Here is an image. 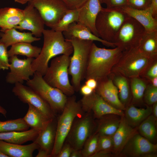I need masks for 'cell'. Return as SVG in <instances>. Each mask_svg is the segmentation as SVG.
Instances as JSON below:
<instances>
[{
    "instance_id": "cell-1",
    "label": "cell",
    "mask_w": 157,
    "mask_h": 157,
    "mask_svg": "<svg viewBox=\"0 0 157 157\" xmlns=\"http://www.w3.org/2000/svg\"><path fill=\"white\" fill-rule=\"evenodd\" d=\"M42 35L43 46L38 56L33 60L31 68L35 72L43 76L51 60L59 55L70 56L73 53V48L71 43L65 39L62 32L51 29H44Z\"/></svg>"
},
{
    "instance_id": "cell-2",
    "label": "cell",
    "mask_w": 157,
    "mask_h": 157,
    "mask_svg": "<svg viewBox=\"0 0 157 157\" xmlns=\"http://www.w3.org/2000/svg\"><path fill=\"white\" fill-rule=\"evenodd\" d=\"M119 47L100 48L94 42L91 48L85 78H93L97 82L108 78L118 62L123 52Z\"/></svg>"
},
{
    "instance_id": "cell-3",
    "label": "cell",
    "mask_w": 157,
    "mask_h": 157,
    "mask_svg": "<svg viewBox=\"0 0 157 157\" xmlns=\"http://www.w3.org/2000/svg\"><path fill=\"white\" fill-rule=\"evenodd\" d=\"M72 44L73 55L70 57L69 74L72 77V84L75 91L80 90L81 83L85 78L90 53L93 42L76 38L67 40Z\"/></svg>"
},
{
    "instance_id": "cell-4",
    "label": "cell",
    "mask_w": 157,
    "mask_h": 157,
    "mask_svg": "<svg viewBox=\"0 0 157 157\" xmlns=\"http://www.w3.org/2000/svg\"><path fill=\"white\" fill-rule=\"evenodd\" d=\"M154 60L143 54L138 47L123 51L111 72L126 78L138 77L143 74Z\"/></svg>"
},
{
    "instance_id": "cell-5",
    "label": "cell",
    "mask_w": 157,
    "mask_h": 157,
    "mask_svg": "<svg viewBox=\"0 0 157 157\" xmlns=\"http://www.w3.org/2000/svg\"><path fill=\"white\" fill-rule=\"evenodd\" d=\"M83 111L80 102L74 96H69L62 113L57 120L55 143L51 157H56L60 150L75 119L81 116Z\"/></svg>"
},
{
    "instance_id": "cell-6",
    "label": "cell",
    "mask_w": 157,
    "mask_h": 157,
    "mask_svg": "<svg viewBox=\"0 0 157 157\" xmlns=\"http://www.w3.org/2000/svg\"><path fill=\"white\" fill-rule=\"evenodd\" d=\"M70 56L61 55L52 58L45 74L43 77L49 85L61 90L66 95L71 96L75 92L68 77Z\"/></svg>"
},
{
    "instance_id": "cell-7",
    "label": "cell",
    "mask_w": 157,
    "mask_h": 157,
    "mask_svg": "<svg viewBox=\"0 0 157 157\" xmlns=\"http://www.w3.org/2000/svg\"><path fill=\"white\" fill-rule=\"evenodd\" d=\"M120 8H102L97 17L95 26L98 36L113 43L120 27L129 16Z\"/></svg>"
},
{
    "instance_id": "cell-8",
    "label": "cell",
    "mask_w": 157,
    "mask_h": 157,
    "mask_svg": "<svg viewBox=\"0 0 157 157\" xmlns=\"http://www.w3.org/2000/svg\"><path fill=\"white\" fill-rule=\"evenodd\" d=\"M33 78L26 81L27 86L39 94L49 105L55 115L62 111L67 97L60 90L48 84L43 76L35 72Z\"/></svg>"
},
{
    "instance_id": "cell-9",
    "label": "cell",
    "mask_w": 157,
    "mask_h": 157,
    "mask_svg": "<svg viewBox=\"0 0 157 157\" xmlns=\"http://www.w3.org/2000/svg\"><path fill=\"white\" fill-rule=\"evenodd\" d=\"M145 31L140 23L129 16L120 27L114 43L123 51L138 47Z\"/></svg>"
},
{
    "instance_id": "cell-10",
    "label": "cell",
    "mask_w": 157,
    "mask_h": 157,
    "mask_svg": "<svg viewBox=\"0 0 157 157\" xmlns=\"http://www.w3.org/2000/svg\"><path fill=\"white\" fill-rule=\"evenodd\" d=\"M28 3L37 10L45 25L51 29L69 9L62 0H30Z\"/></svg>"
},
{
    "instance_id": "cell-11",
    "label": "cell",
    "mask_w": 157,
    "mask_h": 157,
    "mask_svg": "<svg viewBox=\"0 0 157 157\" xmlns=\"http://www.w3.org/2000/svg\"><path fill=\"white\" fill-rule=\"evenodd\" d=\"M12 91L23 103L33 105L49 119H51L56 117L48 103L29 87L24 85L23 83H17L15 84Z\"/></svg>"
},
{
    "instance_id": "cell-12",
    "label": "cell",
    "mask_w": 157,
    "mask_h": 157,
    "mask_svg": "<svg viewBox=\"0 0 157 157\" xmlns=\"http://www.w3.org/2000/svg\"><path fill=\"white\" fill-rule=\"evenodd\" d=\"M78 119L76 121L74 122L66 139L67 142L73 149L81 150L91 135L93 122L92 117L88 114Z\"/></svg>"
},
{
    "instance_id": "cell-13",
    "label": "cell",
    "mask_w": 157,
    "mask_h": 157,
    "mask_svg": "<svg viewBox=\"0 0 157 157\" xmlns=\"http://www.w3.org/2000/svg\"><path fill=\"white\" fill-rule=\"evenodd\" d=\"M79 102L83 111L89 113L92 110L97 118L109 114L124 116L123 110L110 105L95 90L90 95L83 96Z\"/></svg>"
},
{
    "instance_id": "cell-14",
    "label": "cell",
    "mask_w": 157,
    "mask_h": 157,
    "mask_svg": "<svg viewBox=\"0 0 157 157\" xmlns=\"http://www.w3.org/2000/svg\"><path fill=\"white\" fill-rule=\"evenodd\" d=\"M33 58L19 59L17 56L10 57L9 58L10 71L6 77V82L11 84L17 83H23L27 81L30 77L33 76L35 72L31 68V63Z\"/></svg>"
},
{
    "instance_id": "cell-15",
    "label": "cell",
    "mask_w": 157,
    "mask_h": 157,
    "mask_svg": "<svg viewBox=\"0 0 157 157\" xmlns=\"http://www.w3.org/2000/svg\"><path fill=\"white\" fill-rule=\"evenodd\" d=\"M157 150V144L152 143L136 132L127 142L120 154L127 157H142L148 153L156 152Z\"/></svg>"
},
{
    "instance_id": "cell-16",
    "label": "cell",
    "mask_w": 157,
    "mask_h": 157,
    "mask_svg": "<svg viewBox=\"0 0 157 157\" xmlns=\"http://www.w3.org/2000/svg\"><path fill=\"white\" fill-rule=\"evenodd\" d=\"M24 10L22 20L14 28L21 31H30L35 37L40 38L42 35L45 24L40 13L36 9L29 4Z\"/></svg>"
},
{
    "instance_id": "cell-17",
    "label": "cell",
    "mask_w": 157,
    "mask_h": 157,
    "mask_svg": "<svg viewBox=\"0 0 157 157\" xmlns=\"http://www.w3.org/2000/svg\"><path fill=\"white\" fill-rule=\"evenodd\" d=\"M102 8L100 0H88L80 8L76 22L85 26L98 37L95 24L97 16Z\"/></svg>"
},
{
    "instance_id": "cell-18",
    "label": "cell",
    "mask_w": 157,
    "mask_h": 157,
    "mask_svg": "<svg viewBox=\"0 0 157 157\" xmlns=\"http://www.w3.org/2000/svg\"><path fill=\"white\" fill-rule=\"evenodd\" d=\"M97 83L95 90L97 93L113 107L123 111L125 110V106L119 98L118 90L113 80L107 78Z\"/></svg>"
},
{
    "instance_id": "cell-19",
    "label": "cell",
    "mask_w": 157,
    "mask_h": 157,
    "mask_svg": "<svg viewBox=\"0 0 157 157\" xmlns=\"http://www.w3.org/2000/svg\"><path fill=\"white\" fill-rule=\"evenodd\" d=\"M66 40L76 38L80 40L97 41L101 42L107 47L114 48L116 47L113 43L103 40L93 34L87 28L76 22L70 24L67 29L63 32Z\"/></svg>"
},
{
    "instance_id": "cell-20",
    "label": "cell",
    "mask_w": 157,
    "mask_h": 157,
    "mask_svg": "<svg viewBox=\"0 0 157 157\" xmlns=\"http://www.w3.org/2000/svg\"><path fill=\"white\" fill-rule=\"evenodd\" d=\"M136 133L135 129L128 123L124 116L121 117L118 127L113 136V153L115 155L120 154L127 142Z\"/></svg>"
},
{
    "instance_id": "cell-21",
    "label": "cell",
    "mask_w": 157,
    "mask_h": 157,
    "mask_svg": "<svg viewBox=\"0 0 157 157\" xmlns=\"http://www.w3.org/2000/svg\"><path fill=\"white\" fill-rule=\"evenodd\" d=\"M57 120L56 117L51 119L46 127L39 132L34 141L38 144V149L43 150L51 156L55 143Z\"/></svg>"
},
{
    "instance_id": "cell-22",
    "label": "cell",
    "mask_w": 157,
    "mask_h": 157,
    "mask_svg": "<svg viewBox=\"0 0 157 157\" xmlns=\"http://www.w3.org/2000/svg\"><path fill=\"white\" fill-rule=\"evenodd\" d=\"M121 8L130 17L140 23L145 31L151 32L157 30V19L153 16L150 8L145 10H139L126 5Z\"/></svg>"
},
{
    "instance_id": "cell-23",
    "label": "cell",
    "mask_w": 157,
    "mask_h": 157,
    "mask_svg": "<svg viewBox=\"0 0 157 157\" xmlns=\"http://www.w3.org/2000/svg\"><path fill=\"white\" fill-rule=\"evenodd\" d=\"M38 147L34 141L25 145L10 143L0 140V150L8 157H32Z\"/></svg>"
},
{
    "instance_id": "cell-24",
    "label": "cell",
    "mask_w": 157,
    "mask_h": 157,
    "mask_svg": "<svg viewBox=\"0 0 157 157\" xmlns=\"http://www.w3.org/2000/svg\"><path fill=\"white\" fill-rule=\"evenodd\" d=\"M24 16V10L15 8L5 7L0 9V28L5 31L18 26Z\"/></svg>"
},
{
    "instance_id": "cell-25",
    "label": "cell",
    "mask_w": 157,
    "mask_h": 157,
    "mask_svg": "<svg viewBox=\"0 0 157 157\" xmlns=\"http://www.w3.org/2000/svg\"><path fill=\"white\" fill-rule=\"evenodd\" d=\"M0 34V42L3 44L7 48L10 46L20 42L31 43L40 40V38L33 36L30 32H22L15 28L6 30Z\"/></svg>"
},
{
    "instance_id": "cell-26",
    "label": "cell",
    "mask_w": 157,
    "mask_h": 157,
    "mask_svg": "<svg viewBox=\"0 0 157 157\" xmlns=\"http://www.w3.org/2000/svg\"><path fill=\"white\" fill-rule=\"evenodd\" d=\"M28 105V111L23 118L29 127L40 132L46 127L51 119L48 118L33 105Z\"/></svg>"
},
{
    "instance_id": "cell-27",
    "label": "cell",
    "mask_w": 157,
    "mask_h": 157,
    "mask_svg": "<svg viewBox=\"0 0 157 157\" xmlns=\"http://www.w3.org/2000/svg\"><path fill=\"white\" fill-rule=\"evenodd\" d=\"M39 132L31 129L23 131L0 132V140L10 143L22 144L28 141H33Z\"/></svg>"
},
{
    "instance_id": "cell-28",
    "label": "cell",
    "mask_w": 157,
    "mask_h": 157,
    "mask_svg": "<svg viewBox=\"0 0 157 157\" xmlns=\"http://www.w3.org/2000/svg\"><path fill=\"white\" fill-rule=\"evenodd\" d=\"M138 48L143 54L156 60L157 57V30L145 31Z\"/></svg>"
},
{
    "instance_id": "cell-29",
    "label": "cell",
    "mask_w": 157,
    "mask_h": 157,
    "mask_svg": "<svg viewBox=\"0 0 157 157\" xmlns=\"http://www.w3.org/2000/svg\"><path fill=\"white\" fill-rule=\"evenodd\" d=\"M41 48L31 45V43L22 42L14 44L8 51L9 58L14 56L20 55L27 58H37L39 55Z\"/></svg>"
},
{
    "instance_id": "cell-30",
    "label": "cell",
    "mask_w": 157,
    "mask_h": 157,
    "mask_svg": "<svg viewBox=\"0 0 157 157\" xmlns=\"http://www.w3.org/2000/svg\"><path fill=\"white\" fill-rule=\"evenodd\" d=\"M152 113L151 107L139 108L132 105L126 109L125 118L131 126H135L141 123Z\"/></svg>"
},
{
    "instance_id": "cell-31",
    "label": "cell",
    "mask_w": 157,
    "mask_h": 157,
    "mask_svg": "<svg viewBox=\"0 0 157 157\" xmlns=\"http://www.w3.org/2000/svg\"><path fill=\"white\" fill-rule=\"evenodd\" d=\"M121 119L102 118L100 121L96 133L99 135L113 136L118 127Z\"/></svg>"
},
{
    "instance_id": "cell-32",
    "label": "cell",
    "mask_w": 157,
    "mask_h": 157,
    "mask_svg": "<svg viewBox=\"0 0 157 157\" xmlns=\"http://www.w3.org/2000/svg\"><path fill=\"white\" fill-rule=\"evenodd\" d=\"M156 118L151 114L141 123L138 128L141 135L150 141L153 140L156 135Z\"/></svg>"
},
{
    "instance_id": "cell-33",
    "label": "cell",
    "mask_w": 157,
    "mask_h": 157,
    "mask_svg": "<svg viewBox=\"0 0 157 157\" xmlns=\"http://www.w3.org/2000/svg\"><path fill=\"white\" fill-rule=\"evenodd\" d=\"M80 9H69L58 23L51 29L62 33L66 31L70 24L77 22Z\"/></svg>"
},
{
    "instance_id": "cell-34",
    "label": "cell",
    "mask_w": 157,
    "mask_h": 157,
    "mask_svg": "<svg viewBox=\"0 0 157 157\" xmlns=\"http://www.w3.org/2000/svg\"><path fill=\"white\" fill-rule=\"evenodd\" d=\"M117 75L114 78L113 81L118 88L119 98L121 102L124 105L128 102L129 99V85L127 78Z\"/></svg>"
},
{
    "instance_id": "cell-35",
    "label": "cell",
    "mask_w": 157,
    "mask_h": 157,
    "mask_svg": "<svg viewBox=\"0 0 157 157\" xmlns=\"http://www.w3.org/2000/svg\"><path fill=\"white\" fill-rule=\"evenodd\" d=\"M29 128L23 118L5 121L0 120V132L23 131L28 130Z\"/></svg>"
},
{
    "instance_id": "cell-36",
    "label": "cell",
    "mask_w": 157,
    "mask_h": 157,
    "mask_svg": "<svg viewBox=\"0 0 157 157\" xmlns=\"http://www.w3.org/2000/svg\"><path fill=\"white\" fill-rule=\"evenodd\" d=\"M99 136L96 132L86 140L81 150L83 157H91L96 151Z\"/></svg>"
},
{
    "instance_id": "cell-37",
    "label": "cell",
    "mask_w": 157,
    "mask_h": 157,
    "mask_svg": "<svg viewBox=\"0 0 157 157\" xmlns=\"http://www.w3.org/2000/svg\"><path fill=\"white\" fill-rule=\"evenodd\" d=\"M131 78V89L134 98L136 100L142 99L147 87L144 81L138 77Z\"/></svg>"
},
{
    "instance_id": "cell-38",
    "label": "cell",
    "mask_w": 157,
    "mask_h": 157,
    "mask_svg": "<svg viewBox=\"0 0 157 157\" xmlns=\"http://www.w3.org/2000/svg\"><path fill=\"white\" fill-rule=\"evenodd\" d=\"M113 147V136H99L96 151H109L112 152Z\"/></svg>"
},
{
    "instance_id": "cell-39",
    "label": "cell",
    "mask_w": 157,
    "mask_h": 157,
    "mask_svg": "<svg viewBox=\"0 0 157 157\" xmlns=\"http://www.w3.org/2000/svg\"><path fill=\"white\" fill-rule=\"evenodd\" d=\"M7 47L0 42V70L9 69L10 63Z\"/></svg>"
},
{
    "instance_id": "cell-40",
    "label": "cell",
    "mask_w": 157,
    "mask_h": 157,
    "mask_svg": "<svg viewBox=\"0 0 157 157\" xmlns=\"http://www.w3.org/2000/svg\"><path fill=\"white\" fill-rule=\"evenodd\" d=\"M144 100L149 105H153L157 102V87L151 84L147 87L144 94Z\"/></svg>"
},
{
    "instance_id": "cell-41",
    "label": "cell",
    "mask_w": 157,
    "mask_h": 157,
    "mask_svg": "<svg viewBox=\"0 0 157 157\" xmlns=\"http://www.w3.org/2000/svg\"><path fill=\"white\" fill-rule=\"evenodd\" d=\"M151 0H127L126 5L139 10H145L150 8Z\"/></svg>"
},
{
    "instance_id": "cell-42",
    "label": "cell",
    "mask_w": 157,
    "mask_h": 157,
    "mask_svg": "<svg viewBox=\"0 0 157 157\" xmlns=\"http://www.w3.org/2000/svg\"><path fill=\"white\" fill-rule=\"evenodd\" d=\"M127 0H101V3H104L108 8H120L126 5Z\"/></svg>"
},
{
    "instance_id": "cell-43",
    "label": "cell",
    "mask_w": 157,
    "mask_h": 157,
    "mask_svg": "<svg viewBox=\"0 0 157 157\" xmlns=\"http://www.w3.org/2000/svg\"><path fill=\"white\" fill-rule=\"evenodd\" d=\"M69 9H78L81 7L88 0H62Z\"/></svg>"
},
{
    "instance_id": "cell-44",
    "label": "cell",
    "mask_w": 157,
    "mask_h": 157,
    "mask_svg": "<svg viewBox=\"0 0 157 157\" xmlns=\"http://www.w3.org/2000/svg\"><path fill=\"white\" fill-rule=\"evenodd\" d=\"M72 149L69 143H64L56 157H70Z\"/></svg>"
},
{
    "instance_id": "cell-45",
    "label": "cell",
    "mask_w": 157,
    "mask_h": 157,
    "mask_svg": "<svg viewBox=\"0 0 157 157\" xmlns=\"http://www.w3.org/2000/svg\"><path fill=\"white\" fill-rule=\"evenodd\" d=\"M147 76L149 78L157 76V63H155L149 68L146 73Z\"/></svg>"
},
{
    "instance_id": "cell-46",
    "label": "cell",
    "mask_w": 157,
    "mask_h": 157,
    "mask_svg": "<svg viewBox=\"0 0 157 157\" xmlns=\"http://www.w3.org/2000/svg\"><path fill=\"white\" fill-rule=\"evenodd\" d=\"M79 90L83 96L90 95L94 91L85 84L81 86Z\"/></svg>"
},
{
    "instance_id": "cell-47",
    "label": "cell",
    "mask_w": 157,
    "mask_h": 157,
    "mask_svg": "<svg viewBox=\"0 0 157 157\" xmlns=\"http://www.w3.org/2000/svg\"><path fill=\"white\" fill-rule=\"evenodd\" d=\"M111 151H99L96 152L91 157H108L112 156Z\"/></svg>"
},
{
    "instance_id": "cell-48",
    "label": "cell",
    "mask_w": 157,
    "mask_h": 157,
    "mask_svg": "<svg viewBox=\"0 0 157 157\" xmlns=\"http://www.w3.org/2000/svg\"><path fill=\"white\" fill-rule=\"evenodd\" d=\"M86 80L85 84L95 90L97 85V81L93 78H88Z\"/></svg>"
},
{
    "instance_id": "cell-49",
    "label": "cell",
    "mask_w": 157,
    "mask_h": 157,
    "mask_svg": "<svg viewBox=\"0 0 157 157\" xmlns=\"http://www.w3.org/2000/svg\"><path fill=\"white\" fill-rule=\"evenodd\" d=\"M150 8L153 16L157 19V0H151Z\"/></svg>"
},
{
    "instance_id": "cell-50",
    "label": "cell",
    "mask_w": 157,
    "mask_h": 157,
    "mask_svg": "<svg viewBox=\"0 0 157 157\" xmlns=\"http://www.w3.org/2000/svg\"><path fill=\"white\" fill-rule=\"evenodd\" d=\"M70 157H83L81 150H77L73 149Z\"/></svg>"
},
{
    "instance_id": "cell-51",
    "label": "cell",
    "mask_w": 157,
    "mask_h": 157,
    "mask_svg": "<svg viewBox=\"0 0 157 157\" xmlns=\"http://www.w3.org/2000/svg\"><path fill=\"white\" fill-rule=\"evenodd\" d=\"M38 152L36 156V157H49L50 155L45 151L41 149H38Z\"/></svg>"
},
{
    "instance_id": "cell-52",
    "label": "cell",
    "mask_w": 157,
    "mask_h": 157,
    "mask_svg": "<svg viewBox=\"0 0 157 157\" xmlns=\"http://www.w3.org/2000/svg\"><path fill=\"white\" fill-rule=\"evenodd\" d=\"M152 107V113L153 115L156 118L157 117V102L154 104Z\"/></svg>"
},
{
    "instance_id": "cell-53",
    "label": "cell",
    "mask_w": 157,
    "mask_h": 157,
    "mask_svg": "<svg viewBox=\"0 0 157 157\" xmlns=\"http://www.w3.org/2000/svg\"><path fill=\"white\" fill-rule=\"evenodd\" d=\"M157 155L156 152H150L143 155L141 157H156Z\"/></svg>"
},
{
    "instance_id": "cell-54",
    "label": "cell",
    "mask_w": 157,
    "mask_h": 157,
    "mask_svg": "<svg viewBox=\"0 0 157 157\" xmlns=\"http://www.w3.org/2000/svg\"><path fill=\"white\" fill-rule=\"evenodd\" d=\"M7 111L3 107L0 105V114L6 117Z\"/></svg>"
},
{
    "instance_id": "cell-55",
    "label": "cell",
    "mask_w": 157,
    "mask_h": 157,
    "mask_svg": "<svg viewBox=\"0 0 157 157\" xmlns=\"http://www.w3.org/2000/svg\"><path fill=\"white\" fill-rule=\"evenodd\" d=\"M150 79L152 83L151 85L155 87H157V76Z\"/></svg>"
},
{
    "instance_id": "cell-56",
    "label": "cell",
    "mask_w": 157,
    "mask_h": 157,
    "mask_svg": "<svg viewBox=\"0 0 157 157\" xmlns=\"http://www.w3.org/2000/svg\"><path fill=\"white\" fill-rule=\"evenodd\" d=\"M15 2L18 3H19L24 4H25L28 2L30 0H14Z\"/></svg>"
},
{
    "instance_id": "cell-57",
    "label": "cell",
    "mask_w": 157,
    "mask_h": 157,
    "mask_svg": "<svg viewBox=\"0 0 157 157\" xmlns=\"http://www.w3.org/2000/svg\"><path fill=\"white\" fill-rule=\"evenodd\" d=\"M0 157H8L0 150Z\"/></svg>"
},
{
    "instance_id": "cell-58",
    "label": "cell",
    "mask_w": 157,
    "mask_h": 157,
    "mask_svg": "<svg viewBox=\"0 0 157 157\" xmlns=\"http://www.w3.org/2000/svg\"><path fill=\"white\" fill-rule=\"evenodd\" d=\"M0 39H1V36H0Z\"/></svg>"
},
{
    "instance_id": "cell-59",
    "label": "cell",
    "mask_w": 157,
    "mask_h": 157,
    "mask_svg": "<svg viewBox=\"0 0 157 157\" xmlns=\"http://www.w3.org/2000/svg\"><path fill=\"white\" fill-rule=\"evenodd\" d=\"M101 0H100V2L101 1Z\"/></svg>"
}]
</instances>
